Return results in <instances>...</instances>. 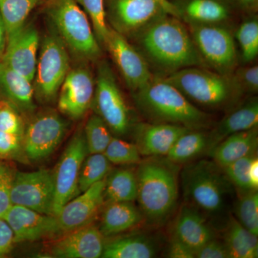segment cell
I'll return each instance as SVG.
<instances>
[{
	"instance_id": "6da1fadb",
	"label": "cell",
	"mask_w": 258,
	"mask_h": 258,
	"mask_svg": "<svg viewBox=\"0 0 258 258\" xmlns=\"http://www.w3.org/2000/svg\"><path fill=\"white\" fill-rule=\"evenodd\" d=\"M186 203L198 209L212 223L225 227L228 221L234 186L223 169L213 161H197L180 172Z\"/></svg>"
},
{
	"instance_id": "7a4b0ae2",
	"label": "cell",
	"mask_w": 258,
	"mask_h": 258,
	"mask_svg": "<svg viewBox=\"0 0 258 258\" xmlns=\"http://www.w3.org/2000/svg\"><path fill=\"white\" fill-rule=\"evenodd\" d=\"M139 32L142 50L158 67L172 73L206 66L191 35L176 17L162 15Z\"/></svg>"
},
{
	"instance_id": "3957f363",
	"label": "cell",
	"mask_w": 258,
	"mask_h": 258,
	"mask_svg": "<svg viewBox=\"0 0 258 258\" xmlns=\"http://www.w3.org/2000/svg\"><path fill=\"white\" fill-rule=\"evenodd\" d=\"M179 164L166 157H148L136 171L137 198L144 220L162 225L172 215L179 199Z\"/></svg>"
},
{
	"instance_id": "277c9868",
	"label": "cell",
	"mask_w": 258,
	"mask_h": 258,
	"mask_svg": "<svg viewBox=\"0 0 258 258\" xmlns=\"http://www.w3.org/2000/svg\"><path fill=\"white\" fill-rule=\"evenodd\" d=\"M133 93L139 111L152 123L181 125L190 130H203L211 123L208 113L194 105L164 78L153 77Z\"/></svg>"
},
{
	"instance_id": "5b68a950",
	"label": "cell",
	"mask_w": 258,
	"mask_h": 258,
	"mask_svg": "<svg viewBox=\"0 0 258 258\" xmlns=\"http://www.w3.org/2000/svg\"><path fill=\"white\" fill-rule=\"evenodd\" d=\"M164 79L191 103L209 108L230 106L243 92L233 76L213 72L203 67L178 70Z\"/></svg>"
},
{
	"instance_id": "8992f818",
	"label": "cell",
	"mask_w": 258,
	"mask_h": 258,
	"mask_svg": "<svg viewBox=\"0 0 258 258\" xmlns=\"http://www.w3.org/2000/svg\"><path fill=\"white\" fill-rule=\"evenodd\" d=\"M49 15L60 38L81 58L96 60L101 50L88 15L77 0H52Z\"/></svg>"
},
{
	"instance_id": "52a82bcc",
	"label": "cell",
	"mask_w": 258,
	"mask_h": 258,
	"mask_svg": "<svg viewBox=\"0 0 258 258\" xmlns=\"http://www.w3.org/2000/svg\"><path fill=\"white\" fill-rule=\"evenodd\" d=\"M41 47L34 80L37 96L48 102L58 94L70 71V58L64 42L56 34L47 35Z\"/></svg>"
},
{
	"instance_id": "ba28073f",
	"label": "cell",
	"mask_w": 258,
	"mask_h": 258,
	"mask_svg": "<svg viewBox=\"0 0 258 258\" xmlns=\"http://www.w3.org/2000/svg\"><path fill=\"white\" fill-rule=\"evenodd\" d=\"M191 36L205 63L217 72L230 75L237 62L233 37L228 30L214 24H191Z\"/></svg>"
},
{
	"instance_id": "9c48e42d",
	"label": "cell",
	"mask_w": 258,
	"mask_h": 258,
	"mask_svg": "<svg viewBox=\"0 0 258 258\" xmlns=\"http://www.w3.org/2000/svg\"><path fill=\"white\" fill-rule=\"evenodd\" d=\"M93 102L97 114L111 132L118 136L127 134L131 128L130 112L114 75L106 62H102L98 68Z\"/></svg>"
},
{
	"instance_id": "30bf717a",
	"label": "cell",
	"mask_w": 258,
	"mask_h": 258,
	"mask_svg": "<svg viewBox=\"0 0 258 258\" xmlns=\"http://www.w3.org/2000/svg\"><path fill=\"white\" fill-rule=\"evenodd\" d=\"M88 154L83 132H78L70 140L54 171L52 215L56 216L66 204L79 195L80 171Z\"/></svg>"
},
{
	"instance_id": "8fae6325",
	"label": "cell",
	"mask_w": 258,
	"mask_h": 258,
	"mask_svg": "<svg viewBox=\"0 0 258 258\" xmlns=\"http://www.w3.org/2000/svg\"><path fill=\"white\" fill-rule=\"evenodd\" d=\"M67 130L66 120L54 111L38 113L25 128L24 151L30 161H41L50 157L62 142Z\"/></svg>"
},
{
	"instance_id": "7c38bea8",
	"label": "cell",
	"mask_w": 258,
	"mask_h": 258,
	"mask_svg": "<svg viewBox=\"0 0 258 258\" xmlns=\"http://www.w3.org/2000/svg\"><path fill=\"white\" fill-rule=\"evenodd\" d=\"M53 200L52 171L47 169L30 172L15 171L12 185V205L52 215Z\"/></svg>"
},
{
	"instance_id": "4fadbf2b",
	"label": "cell",
	"mask_w": 258,
	"mask_h": 258,
	"mask_svg": "<svg viewBox=\"0 0 258 258\" xmlns=\"http://www.w3.org/2000/svg\"><path fill=\"white\" fill-rule=\"evenodd\" d=\"M103 44L133 92L143 88L152 79L145 57L127 41L123 35L109 27Z\"/></svg>"
},
{
	"instance_id": "5bb4252c",
	"label": "cell",
	"mask_w": 258,
	"mask_h": 258,
	"mask_svg": "<svg viewBox=\"0 0 258 258\" xmlns=\"http://www.w3.org/2000/svg\"><path fill=\"white\" fill-rule=\"evenodd\" d=\"M95 88L89 70L81 67L69 71L59 90L58 109L72 119H79L92 106Z\"/></svg>"
},
{
	"instance_id": "9a60e30c",
	"label": "cell",
	"mask_w": 258,
	"mask_h": 258,
	"mask_svg": "<svg viewBox=\"0 0 258 258\" xmlns=\"http://www.w3.org/2000/svg\"><path fill=\"white\" fill-rule=\"evenodd\" d=\"M3 219L13 230L15 243L55 238L62 234L55 216L24 207L12 205Z\"/></svg>"
},
{
	"instance_id": "2e32d148",
	"label": "cell",
	"mask_w": 258,
	"mask_h": 258,
	"mask_svg": "<svg viewBox=\"0 0 258 258\" xmlns=\"http://www.w3.org/2000/svg\"><path fill=\"white\" fill-rule=\"evenodd\" d=\"M39 45L40 36L36 28L25 24L7 36L6 47L0 60L32 82L36 71Z\"/></svg>"
},
{
	"instance_id": "e0dca14e",
	"label": "cell",
	"mask_w": 258,
	"mask_h": 258,
	"mask_svg": "<svg viewBox=\"0 0 258 258\" xmlns=\"http://www.w3.org/2000/svg\"><path fill=\"white\" fill-rule=\"evenodd\" d=\"M105 236L93 224L64 232L50 242L48 252L53 257H101Z\"/></svg>"
},
{
	"instance_id": "ac0fdd59",
	"label": "cell",
	"mask_w": 258,
	"mask_h": 258,
	"mask_svg": "<svg viewBox=\"0 0 258 258\" xmlns=\"http://www.w3.org/2000/svg\"><path fill=\"white\" fill-rule=\"evenodd\" d=\"M104 187L103 179L75 197L62 207L55 216L62 233L92 223L104 203Z\"/></svg>"
},
{
	"instance_id": "d6986e66",
	"label": "cell",
	"mask_w": 258,
	"mask_h": 258,
	"mask_svg": "<svg viewBox=\"0 0 258 258\" xmlns=\"http://www.w3.org/2000/svg\"><path fill=\"white\" fill-rule=\"evenodd\" d=\"M166 14L158 0H113L111 21L116 31L139 32L162 15Z\"/></svg>"
},
{
	"instance_id": "ffe728a7",
	"label": "cell",
	"mask_w": 258,
	"mask_h": 258,
	"mask_svg": "<svg viewBox=\"0 0 258 258\" xmlns=\"http://www.w3.org/2000/svg\"><path fill=\"white\" fill-rule=\"evenodd\" d=\"M189 131L169 123H140L134 129L135 144L144 157H165L176 141Z\"/></svg>"
},
{
	"instance_id": "44dd1931",
	"label": "cell",
	"mask_w": 258,
	"mask_h": 258,
	"mask_svg": "<svg viewBox=\"0 0 258 258\" xmlns=\"http://www.w3.org/2000/svg\"><path fill=\"white\" fill-rule=\"evenodd\" d=\"M174 236L195 252L204 244L215 238L210 221L198 209L186 203L178 214Z\"/></svg>"
},
{
	"instance_id": "7402d4cb",
	"label": "cell",
	"mask_w": 258,
	"mask_h": 258,
	"mask_svg": "<svg viewBox=\"0 0 258 258\" xmlns=\"http://www.w3.org/2000/svg\"><path fill=\"white\" fill-rule=\"evenodd\" d=\"M257 126L258 101L257 98H252L230 112L208 134L207 154L229 136Z\"/></svg>"
},
{
	"instance_id": "603a6c76",
	"label": "cell",
	"mask_w": 258,
	"mask_h": 258,
	"mask_svg": "<svg viewBox=\"0 0 258 258\" xmlns=\"http://www.w3.org/2000/svg\"><path fill=\"white\" fill-rule=\"evenodd\" d=\"M0 93L19 111L29 113L35 108L32 82L0 60Z\"/></svg>"
},
{
	"instance_id": "cb8c5ba5",
	"label": "cell",
	"mask_w": 258,
	"mask_h": 258,
	"mask_svg": "<svg viewBox=\"0 0 258 258\" xmlns=\"http://www.w3.org/2000/svg\"><path fill=\"white\" fill-rule=\"evenodd\" d=\"M258 129L256 128L229 136L208 153L212 161L224 168L241 158L256 153Z\"/></svg>"
},
{
	"instance_id": "d4e9b609",
	"label": "cell",
	"mask_w": 258,
	"mask_h": 258,
	"mask_svg": "<svg viewBox=\"0 0 258 258\" xmlns=\"http://www.w3.org/2000/svg\"><path fill=\"white\" fill-rule=\"evenodd\" d=\"M144 220L140 210L132 202L107 203L101 213L100 231L105 237L124 232Z\"/></svg>"
},
{
	"instance_id": "484cf974",
	"label": "cell",
	"mask_w": 258,
	"mask_h": 258,
	"mask_svg": "<svg viewBox=\"0 0 258 258\" xmlns=\"http://www.w3.org/2000/svg\"><path fill=\"white\" fill-rule=\"evenodd\" d=\"M157 244L147 235L123 236L105 243L101 257L152 258L157 255Z\"/></svg>"
},
{
	"instance_id": "4316f807",
	"label": "cell",
	"mask_w": 258,
	"mask_h": 258,
	"mask_svg": "<svg viewBox=\"0 0 258 258\" xmlns=\"http://www.w3.org/2000/svg\"><path fill=\"white\" fill-rule=\"evenodd\" d=\"M225 242L230 258H257V236L244 228L235 217L230 216L225 226Z\"/></svg>"
},
{
	"instance_id": "83f0119b",
	"label": "cell",
	"mask_w": 258,
	"mask_h": 258,
	"mask_svg": "<svg viewBox=\"0 0 258 258\" xmlns=\"http://www.w3.org/2000/svg\"><path fill=\"white\" fill-rule=\"evenodd\" d=\"M136 171L120 168L110 171L105 179L104 203L134 202L137 198Z\"/></svg>"
},
{
	"instance_id": "f1b7e54d",
	"label": "cell",
	"mask_w": 258,
	"mask_h": 258,
	"mask_svg": "<svg viewBox=\"0 0 258 258\" xmlns=\"http://www.w3.org/2000/svg\"><path fill=\"white\" fill-rule=\"evenodd\" d=\"M208 145V134L203 130H190L176 141L165 157L174 164H184L207 154Z\"/></svg>"
},
{
	"instance_id": "f546056e",
	"label": "cell",
	"mask_w": 258,
	"mask_h": 258,
	"mask_svg": "<svg viewBox=\"0 0 258 258\" xmlns=\"http://www.w3.org/2000/svg\"><path fill=\"white\" fill-rule=\"evenodd\" d=\"M42 0H0V15L4 22L7 36L25 24L30 13Z\"/></svg>"
},
{
	"instance_id": "4dcf8cb0",
	"label": "cell",
	"mask_w": 258,
	"mask_h": 258,
	"mask_svg": "<svg viewBox=\"0 0 258 258\" xmlns=\"http://www.w3.org/2000/svg\"><path fill=\"white\" fill-rule=\"evenodd\" d=\"M185 13L193 23L204 24L220 23L229 15L227 8L216 0H191Z\"/></svg>"
},
{
	"instance_id": "1f68e13d",
	"label": "cell",
	"mask_w": 258,
	"mask_h": 258,
	"mask_svg": "<svg viewBox=\"0 0 258 258\" xmlns=\"http://www.w3.org/2000/svg\"><path fill=\"white\" fill-rule=\"evenodd\" d=\"M83 161L79 180L80 192L106 179L111 171V163L103 154H88Z\"/></svg>"
},
{
	"instance_id": "d6a6232c",
	"label": "cell",
	"mask_w": 258,
	"mask_h": 258,
	"mask_svg": "<svg viewBox=\"0 0 258 258\" xmlns=\"http://www.w3.org/2000/svg\"><path fill=\"white\" fill-rule=\"evenodd\" d=\"M235 218L244 228L258 235L257 190L240 191V196L234 204Z\"/></svg>"
},
{
	"instance_id": "836d02e7",
	"label": "cell",
	"mask_w": 258,
	"mask_h": 258,
	"mask_svg": "<svg viewBox=\"0 0 258 258\" xmlns=\"http://www.w3.org/2000/svg\"><path fill=\"white\" fill-rule=\"evenodd\" d=\"M83 134L88 154H103L113 137L111 130L98 114L88 118Z\"/></svg>"
},
{
	"instance_id": "e575fe53",
	"label": "cell",
	"mask_w": 258,
	"mask_h": 258,
	"mask_svg": "<svg viewBox=\"0 0 258 258\" xmlns=\"http://www.w3.org/2000/svg\"><path fill=\"white\" fill-rule=\"evenodd\" d=\"M103 154L111 164L115 165H130L142 161V155L136 144L118 137H112Z\"/></svg>"
},
{
	"instance_id": "d590c367",
	"label": "cell",
	"mask_w": 258,
	"mask_h": 258,
	"mask_svg": "<svg viewBox=\"0 0 258 258\" xmlns=\"http://www.w3.org/2000/svg\"><path fill=\"white\" fill-rule=\"evenodd\" d=\"M236 37L242 51V60L250 62L258 55L257 20H249L244 22L237 29Z\"/></svg>"
},
{
	"instance_id": "8d00e7d4",
	"label": "cell",
	"mask_w": 258,
	"mask_h": 258,
	"mask_svg": "<svg viewBox=\"0 0 258 258\" xmlns=\"http://www.w3.org/2000/svg\"><path fill=\"white\" fill-rule=\"evenodd\" d=\"M92 23L98 42L104 43L108 32L103 0H77Z\"/></svg>"
},
{
	"instance_id": "74e56055",
	"label": "cell",
	"mask_w": 258,
	"mask_h": 258,
	"mask_svg": "<svg viewBox=\"0 0 258 258\" xmlns=\"http://www.w3.org/2000/svg\"><path fill=\"white\" fill-rule=\"evenodd\" d=\"M255 157L256 153H253L222 168L225 175L239 191L252 189L249 184V169L252 159Z\"/></svg>"
},
{
	"instance_id": "f35d334b",
	"label": "cell",
	"mask_w": 258,
	"mask_h": 258,
	"mask_svg": "<svg viewBox=\"0 0 258 258\" xmlns=\"http://www.w3.org/2000/svg\"><path fill=\"white\" fill-rule=\"evenodd\" d=\"M0 159L20 161L27 159L24 151L23 136L0 131Z\"/></svg>"
},
{
	"instance_id": "ab89813d",
	"label": "cell",
	"mask_w": 258,
	"mask_h": 258,
	"mask_svg": "<svg viewBox=\"0 0 258 258\" xmlns=\"http://www.w3.org/2000/svg\"><path fill=\"white\" fill-rule=\"evenodd\" d=\"M25 128L18 110L8 101L0 102V131L23 136Z\"/></svg>"
},
{
	"instance_id": "60d3db41",
	"label": "cell",
	"mask_w": 258,
	"mask_h": 258,
	"mask_svg": "<svg viewBox=\"0 0 258 258\" xmlns=\"http://www.w3.org/2000/svg\"><path fill=\"white\" fill-rule=\"evenodd\" d=\"M15 170L10 164L0 162V218L12 206L11 190Z\"/></svg>"
},
{
	"instance_id": "b9f144b4",
	"label": "cell",
	"mask_w": 258,
	"mask_h": 258,
	"mask_svg": "<svg viewBox=\"0 0 258 258\" xmlns=\"http://www.w3.org/2000/svg\"><path fill=\"white\" fill-rule=\"evenodd\" d=\"M242 91L257 93L258 91V66H246L237 69L233 76Z\"/></svg>"
},
{
	"instance_id": "7bdbcfd3",
	"label": "cell",
	"mask_w": 258,
	"mask_h": 258,
	"mask_svg": "<svg viewBox=\"0 0 258 258\" xmlns=\"http://www.w3.org/2000/svg\"><path fill=\"white\" fill-rule=\"evenodd\" d=\"M196 258H230L225 242L212 239L195 251Z\"/></svg>"
},
{
	"instance_id": "ee69618b",
	"label": "cell",
	"mask_w": 258,
	"mask_h": 258,
	"mask_svg": "<svg viewBox=\"0 0 258 258\" xmlns=\"http://www.w3.org/2000/svg\"><path fill=\"white\" fill-rule=\"evenodd\" d=\"M14 244L13 230L4 219L0 218V257L9 253Z\"/></svg>"
},
{
	"instance_id": "f6af8a7d",
	"label": "cell",
	"mask_w": 258,
	"mask_h": 258,
	"mask_svg": "<svg viewBox=\"0 0 258 258\" xmlns=\"http://www.w3.org/2000/svg\"><path fill=\"white\" fill-rule=\"evenodd\" d=\"M167 257L171 258H195V252L189 246L176 237H173L167 249Z\"/></svg>"
},
{
	"instance_id": "bcb514c9",
	"label": "cell",
	"mask_w": 258,
	"mask_h": 258,
	"mask_svg": "<svg viewBox=\"0 0 258 258\" xmlns=\"http://www.w3.org/2000/svg\"><path fill=\"white\" fill-rule=\"evenodd\" d=\"M249 180L251 189L257 190L258 188V159L257 156L252 159L249 169Z\"/></svg>"
},
{
	"instance_id": "7dc6e473",
	"label": "cell",
	"mask_w": 258,
	"mask_h": 258,
	"mask_svg": "<svg viewBox=\"0 0 258 258\" xmlns=\"http://www.w3.org/2000/svg\"><path fill=\"white\" fill-rule=\"evenodd\" d=\"M7 33L5 30L4 22L0 15V59L4 53L5 47H6Z\"/></svg>"
},
{
	"instance_id": "c3c4849f",
	"label": "cell",
	"mask_w": 258,
	"mask_h": 258,
	"mask_svg": "<svg viewBox=\"0 0 258 258\" xmlns=\"http://www.w3.org/2000/svg\"><path fill=\"white\" fill-rule=\"evenodd\" d=\"M161 6L164 8V11L167 15H171V16L176 17L177 18L178 11L175 7L174 6L169 0H158Z\"/></svg>"
},
{
	"instance_id": "681fc988",
	"label": "cell",
	"mask_w": 258,
	"mask_h": 258,
	"mask_svg": "<svg viewBox=\"0 0 258 258\" xmlns=\"http://www.w3.org/2000/svg\"><path fill=\"white\" fill-rule=\"evenodd\" d=\"M240 1L243 2V3H253V2L257 1V0H240Z\"/></svg>"
}]
</instances>
